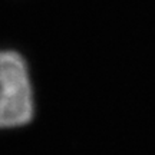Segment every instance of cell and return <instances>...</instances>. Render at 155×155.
I'll return each mask as SVG.
<instances>
[{
  "mask_svg": "<svg viewBox=\"0 0 155 155\" xmlns=\"http://www.w3.org/2000/svg\"><path fill=\"white\" fill-rule=\"evenodd\" d=\"M35 115V95L26 59L17 50L0 49V129L28 125Z\"/></svg>",
  "mask_w": 155,
  "mask_h": 155,
  "instance_id": "cell-1",
  "label": "cell"
}]
</instances>
